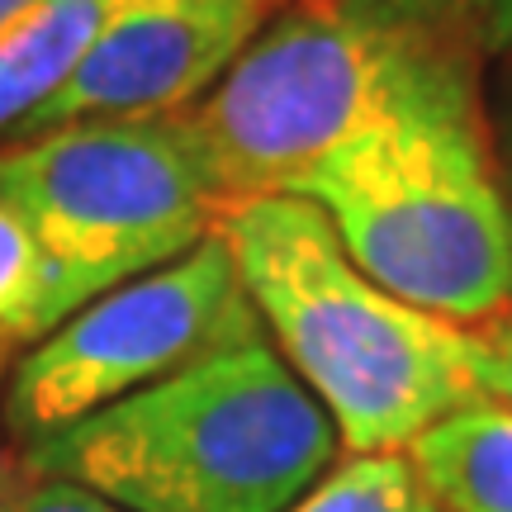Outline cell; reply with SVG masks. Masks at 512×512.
<instances>
[{"label": "cell", "mask_w": 512, "mask_h": 512, "mask_svg": "<svg viewBox=\"0 0 512 512\" xmlns=\"http://www.w3.org/2000/svg\"><path fill=\"white\" fill-rule=\"evenodd\" d=\"M62 323L57 275L38 242L34 223L10 200H0V347L38 342Z\"/></svg>", "instance_id": "obj_10"}, {"label": "cell", "mask_w": 512, "mask_h": 512, "mask_svg": "<svg viewBox=\"0 0 512 512\" xmlns=\"http://www.w3.org/2000/svg\"><path fill=\"white\" fill-rule=\"evenodd\" d=\"M332 460L337 427L266 328L24 441L38 479L81 484L124 512H285Z\"/></svg>", "instance_id": "obj_1"}, {"label": "cell", "mask_w": 512, "mask_h": 512, "mask_svg": "<svg viewBox=\"0 0 512 512\" xmlns=\"http://www.w3.org/2000/svg\"><path fill=\"white\" fill-rule=\"evenodd\" d=\"M0 200L34 223L62 318L195 252L228 214L176 114L86 119L19 138L0 152Z\"/></svg>", "instance_id": "obj_5"}, {"label": "cell", "mask_w": 512, "mask_h": 512, "mask_svg": "<svg viewBox=\"0 0 512 512\" xmlns=\"http://www.w3.org/2000/svg\"><path fill=\"white\" fill-rule=\"evenodd\" d=\"M242 294L347 456L408 451L432 422L484 399L479 337L413 309L351 266L299 195H256L219 223Z\"/></svg>", "instance_id": "obj_2"}, {"label": "cell", "mask_w": 512, "mask_h": 512, "mask_svg": "<svg viewBox=\"0 0 512 512\" xmlns=\"http://www.w3.org/2000/svg\"><path fill=\"white\" fill-rule=\"evenodd\" d=\"M119 0H38L0 34V138H15L91 53Z\"/></svg>", "instance_id": "obj_9"}, {"label": "cell", "mask_w": 512, "mask_h": 512, "mask_svg": "<svg viewBox=\"0 0 512 512\" xmlns=\"http://www.w3.org/2000/svg\"><path fill=\"white\" fill-rule=\"evenodd\" d=\"M356 15L394 29L437 38L465 57H489L512 48V0H342Z\"/></svg>", "instance_id": "obj_12"}, {"label": "cell", "mask_w": 512, "mask_h": 512, "mask_svg": "<svg viewBox=\"0 0 512 512\" xmlns=\"http://www.w3.org/2000/svg\"><path fill=\"white\" fill-rule=\"evenodd\" d=\"M475 81V57L342 0H285L247 53L181 119L228 209L290 195L361 128Z\"/></svg>", "instance_id": "obj_4"}, {"label": "cell", "mask_w": 512, "mask_h": 512, "mask_svg": "<svg viewBox=\"0 0 512 512\" xmlns=\"http://www.w3.org/2000/svg\"><path fill=\"white\" fill-rule=\"evenodd\" d=\"M261 328L228 242L214 233L171 266L124 280L38 337L5 389V427L19 441L57 432L166 380L204 351Z\"/></svg>", "instance_id": "obj_6"}, {"label": "cell", "mask_w": 512, "mask_h": 512, "mask_svg": "<svg viewBox=\"0 0 512 512\" xmlns=\"http://www.w3.org/2000/svg\"><path fill=\"white\" fill-rule=\"evenodd\" d=\"M380 290L456 328L512 309V200L479 124L475 81L427 95L290 185Z\"/></svg>", "instance_id": "obj_3"}, {"label": "cell", "mask_w": 512, "mask_h": 512, "mask_svg": "<svg viewBox=\"0 0 512 512\" xmlns=\"http://www.w3.org/2000/svg\"><path fill=\"white\" fill-rule=\"evenodd\" d=\"M10 512H124V508H114L110 498L91 494L81 484H67V479H34L29 489H19Z\"/></svg>", "instance_id": "obj_14"}, {"label": "cell", "mask_w": 512, "mask_h": 512, "mask_svg": "<svg viewBox=\"0 0 512 512\" xmlns=\"http://www.w3.org/2000/svg\"><path fill=\"white\" fill-rule=\"evenodd\" d=\"M280 5L285 0H119L72 81L15 138L86 119L185 114L219 86Z\"/></svg>", "instance_id": "obj_7"}, {"label": "cell", "mask_w": 512, "mask_h": 512, "mask_svg": "<svg viewBox=\"0 0 512 512\" xmlns=\"http://www.w3.org/2000/svg\"><path fill=\"white\" fill-rule=\"evenodd\" d=\"M285 512H437L403 451L342 456Z\"/></svg>", "instance_id": "obj_11"}, {"label": "cell", "mask_w": 512, "mask_h": 512, "mask_svg": "<svg viewBox=\"0 0 512 512\" xmlns=\"http://www.w3.org/2000/svg\"><path fill=\"white\" fill-rule=\"evenodd\" d=\"M34 5H38V0H0V34H5V29H15V24L29 15Z\"/></svg>", "instance_id": "obj_17"}, {"label": "cell", "mask_w": 512, "mask_h": 512, "mask_svg": "<svg viewBox=\"0 0 512 512\" xmlns=\"http://www.w3.org/2000/svg\"><path fill=\"white\" fill-rule=\"evenodd\" d=\"M408 465L437 512H512V413L475 399L408 441Z\"/></svg>", "instance_id": "obj_8"}, {"label": "cell", "mask_w": 512, "mask_h": 512, "mask_svg": "<svg viewBox=\"0 0 512 512\" xmlns=\"http://www.w3.org/2000/svg\"><path fill=\"white\" fill-rule=\"evenodd\" d=\"M498 147H503V190L512 200V81H508V105H503V128H498Z\"/></svg>", "instance_id": "obj_15"}, {"label": "cell", "mask_w": 512, "mask_h": 512, "mask_svg": "<svg viewBox=\"0 0 512 512\" xmlns=\"http://www.w3.org/2000/svg\"><path fill=\"white\" fill-rule=\"evenodd\" d=\"M479 337V389L489 403H503L512 413V313L475 328Z\"/></svg>", "instance_id": "obj_13"}, {"label": "cell", "mask_w": 512, "mask_h": 512, "mask_svg": "<svg viewBox=\"0 0 512 512\" xmlns=\"http://www.w3.org/2000/svg\"><path fill=\"white\" fill-rule=\"evenodd\" d=\"M19 498V475H15V460L5 456V446H0V512H10Z\"/></svg>", "instance_id": "obj_16"}]
</instances>
